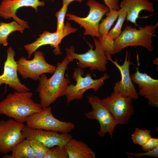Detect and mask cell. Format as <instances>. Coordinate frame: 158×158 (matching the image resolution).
<instances>
[{"instance_id":"7402d4cb","label":"cell","mask_w":158,"mask_h":158,"mask_svg":"<svg viewBox=\"0 0 158 158\" xmlns=\"http://www.w3.org/2000/svg\"><path fill=\"white\" fill-rule=\"evenodd\" d=\"M25 28L16 21L9 23L1 22L0 23V45L6 46L8 44L7 39L12 32L18 31L22 33Z\"/></svg>"},{"instance_id":"f1b7e54d","label":"cell","mask_w":158,"mask_h":158,"mask_svg":"<svg viewBox=\"0 0 158 158\" xmlns=\"http://www.w3.org/2000/svg\"><path fill=\"white\" fill-rule=\"evenodd\" d=\"M141 146L142 149L145 152L151 150L158 146V138L151 137Z\"/></svg>"},{"instance_id":"ba28073f","label":"cell","mask_w":158,"mask_h":158,"mask_svg":"<svg viewBox=\"0 0 158 158\" xmlns=\"http://www.w3.org/2000/svg\"><path fill=\"white\" fill-rule=\"evenodd\" d=\"M34 53V57L31 60H27L25 57H22L16 61L17 72L22 78H30L36 81L39 80L40 76L43 74H53L56 66L46 61L42 51H36Z\"/></svg>"},{"instance_id":"3957f363","label":"cell","mask_w":158,"mask_h":158,"mask_svg":"<svg viewBox=\"0 0 158 158\" xmlns=\"http://www.w3.org/2000/svg\"><path fill=\"white\" fill-rule=\"evenodd\" d=\"M158 26L157 22L155 25H146L137 29L126 25L124 30L114 41L115 54L129 46H142L149 51H153L154 48L152 45V38Z\"/></svg>"},{"instance_id":"5b68a950","label":"cell","mask_w":158,"mask_h":158,"mask_svg":"<svg viewBox=\"0 0 158 158\" xmlns=\"http://www.w3.org/2000/svg\"><path fill=\"white\" fill-rule=\"evenodd\" d=\"M82 69L78 67L75 69L72 78L76 83L74 85H68L65 90L64 95L66 98L67 104L74 100L82 99L84 93L89 89H92L97 92L110 77L107 73H105L100 78L94 79L89 73L83 77L84 71Z\"/></svg>"},{"instance_id":"603a6c76","label":"cell","mask_w":158,"mask_h":158,"mask_svg":"<svg viewBox=\"0 0 158 158\" xmlns=\"http://www.w3.org/2000/svg\"><path fill=\"white\" fill-rule=\"evenodd\" d=\"M119 10L109 11L106 13V17L102 19L99 24V31L100 37L99 40L104 39L107 37L109 30L118 18Z\"/></svg>"},{"instance_id":"277c9868","label":"cell","mask_w":158,"mask_h":158,"mask_svg":"<svg viewBox=\"0 0 158 158\" xmlns=\"http://www.w3.org/2000/svg\"><path fill=\"white\" fill-rule=\"evenodd\" d=\"M93 40L95 46L94 50L93 49L91 44H90V48L87 52L84 54H78L75 53L74 47L71 46L65 49L66 56L70 62L74 59L78 60V66L82 69L88 68L105 72L107 70L106 65L108 59L99 39L94 37Z\"/></svg>"},{"instance_id":"30bf717a","label":"cell","mask_w":158,"mask_h":158,"mask_svg":"<svg viewBox=\"0 0 158 158\" xmlns=\"http://www.w3.org/2000/svg\"><path fill=\"white\" fill-rule=\"evenodd\" d=\"M132 99L125 95L113 92L102 99L118 124H126L134 113Z\"/></svg>"},{"instance_id":"ffe728a7","label":"cell","mask_w":158,"mask_h":158,"mask_svg":"<svg viewBox=\"0 0 158 158\" xmlns=\"http://www.w3.org/2000/svg\"><path fill=\"white\" fill-rule=\"evenodd\" d=\"M69 158H95L96 154L84 142L73 138L64 146Z\"/></svg>"},{"instance_id":"8fae6325","label":"cell","mask_w":158,"mask_h":158,"mask_svg":"<svg viewBox=\"0 0 158 158\" xmlns=\"http://www.w3.org/2000/svg\"><path fill=\"white\" fill-rule=\"evenodd\" d=\"M77 29L71 26L70 23L67 21L64 28L61 30L50 32L44 31L39 35V37L34 42L26 44L24 46L28 53V58L30 59L32 54L40 47L45 45H50L54 48L53 51L56 55L61 54L59 44L63 39L66 36L75 32Z\"/></svg>"},{"instance_id":"44dd1931","label":"cell","mask_w":158,"mask_h":158,"mask_svg":"<svg viewBox=\"0 0 158 158\" xmlns=\"http://www.w3.org/2000/svg\"><path fill=\"white\" fill-rule=\"evenodd\" d=\"M10 155L5 154L4 158H35L34 152L30 142L25 139L14 146Z\"/></svg>"},{"instance_id":"4fadbf2b","label":"cell","mask_w":158,"mask_h":158,"mask_svg":"<svg viewBox=\"0 0 158 158\" xmlns=\"http://www.w3.org/2000/svg\"><path fill=\"white\" fill-rule=\"evenodd\" d=\"M137 66L136 71L130 75L132 82L138 85V95L148 100L147 104L151 107H158V80L153 78L146 73L139 70L140 65L139 56L137 55Z\"/></svg>"},{"instance_id":"4dcf8cb0","label":"cell","mask_w":158,"mask_h":158,"mask_svg":"<svg viewBox=\"0 0 158 158\" xmlns=\"http://www.w3.org/2000/svg\"><path fill=\"white\" fill-rule=\"evenodd\" d=\"M83 0H62L63 5H68L73 1H76L79 2H81Z\"/></svg>"},{"instance_id":"1f68e13d","label":"cell","mask_w":158,"mask_h":158,"mask_svg":"<svg viewBox=\"0 0 158 158\" xmlns=\"http://www.w3.org/2000/svg\"><path fill=\"white\" fill-rule=\"evenodd\" d=\"M157 1H158V0H157Z\"/></svg>"},{"instance_id":"6da1fadb","label":"cell","mask_w":158,"mask_h":158,"mask_svg":"<svg viewBox=\"0 0 158 158\" xmlns=\"http://www.w3.org/2000/svg\"><path fill=\"white\" fill-rule=\"evenodd\" d=\"M70 62L66 56L61 62L57 63L52 75L48 78L45 74L41 75L36 92L38 93L40 104L42 109L50 106L59 98L64 95L69 81L65 74Z\"/></svg>"},{"instance_id":"e0dca14e","label":"cell","mask_w":158,"mask_h":158,"mask_svg":"<svg viewBox=\"0 0 158 158\" xmlns=\"http://www.w3.org/2000/svg\"><path fill=\"white\" fill-rule=\"evenodd\" d=\"M44 5V2L40 0H2L0 4V16L5 19L12 18L25 28H29L28 22L16 16L17 10L23 7H30L37 12L38 7Z\"/></svg>"},{"instance_id":"8992f818","label":"cell","mask_w":158,"mask_h":158,"mask_svg":"<svg viewBox=\"0 0 158 158\" xmlns=\"http://www.w3.org/2000/svg\"><path fill=\"white\" fill-rule=\"evenodd\" d=\"M86 4L89 7L90 10L86 17H80L68 13L66 14V18L82 26L85 30L84 35L99 39L100 37L99 31V23L104 16L109 11V8L95 0H88Z\"/></svg>"},{"instance_id":"2e32d148","label":"cell","mask_w":158,"mask_h":158,"mask_svg":"<svg viewBox=\"0 0 158 158\" xmlns=\"http://www.w3.org/2000/svg\"><path fill=\"white\" fill-rule=\"evenodd\" d=\"M130 54L126 51L124 63L122 65H119L117 61L112 60L111 57L108 58L118 68L120 71L121 79L115 83L114 92L122 94L132 99L139 98V95L131 80L129 72Z\"/></svg>"},{"instance_id":"484cf974","label":"cell","mask_w":158,"mask_h":158,"mask_svg":"<svg viewBox=\"0 0 158 158\" xmlns=\"http://www.w3.org/2000/svg\"><path fill=\"white\" fill-rule=\"evenodd\" d=\"M29 142L35 158H44L49 148L40 142L35 140Z\"/></svg>"},{"instance_id":"9a60e30c","label":"cell","mask_w":158,"mask_h":158,"mask_svg":"<svg viewBox=\"0 0 158 158\" xmlns=\"http://www.w3.org/2000/svg\"><path fill=\"white\" fill-rule=\"evenodd\" d=\"M7 52V58L4 63L3 73L0 75V87L2 84H5L19 92L30 91V89L25 85L22 84L18 77L17 64L14 59V50L9 47Z\"/></svg>"},{"instance_id":"7a4b0ae2","label":"cell","mask_w":158,"mask_h":158,"mask_svg":"<svg viewBox=\"0 0 158 158\" xmlns=\"http://www.w3.org/2000/svg\"><path fill=\"white\" fill-rule=\"evenodd\" d=\"M33 95L30 91H15L10 93L0 102V114L12 118L20 123L25 122L28 117L43 109L40 104L32 99Z\"/></svg>"},{"instance_id":"5bb4252c","label":"cell","mask_w":158,"mask_h":158,"mask_svg":"<svg viewBox=\"0 0 158 158\" xmlns=\"http://www.w3.org/2000/svg\"><path fill=\"white\" fill-rule=\"evenodd\" d=\"M22 133L29 141L35 140L42 142L49 148L56 146L64 147L72 138L69 133L30 128L24 126Z\"/></svg>"},{"instance_id":"ac0fdd59","label":"cell","mask_w":158,"mask_h":158,"mask_svg":"<svg viewBox=\"0 0 158 158\" xmlns=\"http://www.w3.org/2000/svg\"><path fill=\"white\" fill-rule=\"evenodd\" d=\"M119 6L120 8L126 13V19L138 26L136 20L141 11L145 10L151 13L154 11L153 3L149 0H122Z\"/></svg>"},{"instance_id":"d4e9b609","label":"cell","mask_w":158,"mask_h":158,"mask_svg":"<svg viewBox=\"0 0 158 158\" xmlns=\"http://www.w3.org/2000/svg\"><path fill=\"white\" fill-rule=\"evenodd\" d=\"M44 158H68L64 147L56 146L49 148Z\"/></svg>"},{"instance_id":"4316f807","label":"cell","mask_w":158,"mask_h":158,"mask_svg":"<svg viewBox=\"0 0 158 158\" xmlns=\"http://www.w3.org/2000/svg\"><path fill=\"white\" fill-rule=\"evenodd\" d=\"M68 6L63 5L61 9L57 12L55 14L57 19V28L56 31H59L64 27V20L66 14Z\"/></svg>"},{"instance_id":"d6986e66","label":"cell","mask_w":158,"mask_h":158,"mask_svg":"<svg viewBox=\"0 0 158 158\" xmlns=\"http://www.w3.org/2000/svg\"><path fill=\"white\" fill-rule=\"evenodd\" d=\"M117 22L114 26L109 31L106 37L99 40L105 51L106 56L115 54L114 42L121 33V29L126 19V13L124 10L120 9Z\"/></svg>"},{"instance_id":"83f0119b","label":"cell","mask_w":158,"mask_h":158,"mask_svg":"<svg viewBox=\"0 0 158 158\" xmlns=\"http://www.w3.org/2000/svg\"><path fill=\"white\" fill-rule=\"evenodd\" d=\"M125 153L128 157L135 156L136 157L147 156L156 158L158 157V146L157 147L153 150L144 152L134 153L130 152H126Z\"/></svg>"},{"instance_id":"7c38bea8","label":"cell","mask_w":158,"mask_h":158,"mask_svg":"<svg viewBox=\"0 0 158 158\" xmlns=\"http://www.w3.org/2000/svg\"><path fill=\"white\" fill-rule=\"evenodd\" d=\"M24 125L14 119L0 121V152L6 154L25 138L22 133Z\"/></svg>"},{"instance_id":"9c48e42d","label":"cell","mask_w":158,"mask_h":158,"mask_svg":"<svg viewBox=\"0 0 158 158\" xmlns=\"http://www.w3.org/2000/svg\"><path fill=\"white\" fill-rule=\"evenodd\" d=\"M88 102L91 106V111L85 113L88 118L96 120L100 128L97 134L103 137L108 133L111 138L116 126L118 125L111 113L103 103L102 99L97 96H87Z\"/></svg>"},{"instance_id":"52a82bcc","label":"cell","mask_w":158,"mask_h":158,"mask_svg":"<svg viewBox=\"0 0 158 158\" xmlns=\"http://www.w3.org/2000/svg\"><path fill=\"white\" fill-rule=\"evenodd\" d=\"M25 122L28 127L60 133H69L75 128L74 124L70 122L63 121L56 118L49 106L42 111L34 113L28 117Z\"/></svg>"},{"instance_id":"cb8c5ba5","label":"cell","mask_w":158,"mask_h":158,"mask_svg":"<svg viewBox=\"0 0 158 158\" xmlns=\"http://www.w3.org/2000/svg\"><path fill=\"white\" fill-rule=\"evenodd\" d=\"M151 137L152 136L150 130L136 128L134 132L131 135V138L134 144L142 146L146 143Z\"/></svg>"},{"instance_id":"f546056e","label":"cell","mask_w":158,"mask_h":158,"mask_svg":"<svg viewBox=\"0 0 158 158\" xmlns=\"http://www.w3.org/2000/svg\"><path fill=\"white\" fill-rule=\"evenodd\" d=\"M109 11L118 10L120 9L119 0H103Z\"/></svg>"}]
</instances>
